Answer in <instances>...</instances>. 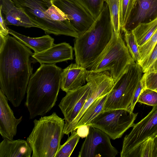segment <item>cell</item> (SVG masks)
Here are the masks:
<instances>
[{
	"instance_id": "6da1fadb",
	"label": "cell",
	"mask_w": 157,
	"mask_h": 157,
	"mask_svg": "<svg viewBox=\"0 0 157 157\" xmlns=\"http://www.w3.org/2000/svg\"><path fill=\"white\" fill-rule=\"evenodd\" d=\"M29 48L14 37L6 36L0 47V89L15 107L24 98L33 72Z\"/></svg>"
},
{
	"instance_id": "7a4b0ae2",
	"label": "cell",
	"mask_w": 157,
	"mask_h": 157,
	"mask_svg": "<svg viewBox=\"0 0 157 157\" xmlns=\"http://www.w3.org/2000/svg\"><path fill=\"white\" fill-rule=\"evenodd\" d=\"M62 71L56 64H44L32 75L25 102L30 119L45 115L55 105L61 88Z\"/></svg>"
},
{
	"instance_id": "3957f363",
	"label": "cell",
	"mask_w": 157,
	"mask_h": 157,
	"mask_svg": "<svg viewBox=\"0 0 157 157\" xmlns=\"http://www.w3.org/2000/svg\"><path fill=\"white\" fill-rule=\"evenodd\" d=\"M113 29L105 2L98 18L86 32L75 38L76 63L87 69L99 57L111 41Z\"/></svg>"
},
{
	"instance_id": "277c9868",
	"label": "cell",
	"mask_w": 157,
	"mask_h": 157,
	"mask_svg": "<svg viewBox=\"0 0 157 157\" xmlns=\"http://www.w3.org/2000/svg\"><path fill=\"white\" fill-rule=\"evenodd\" d=\"M64 120L55 112L34 120L26 140L32 148V157H55L64 134Z\"/></svg>"
},
{
	"instance_id": "5b68a950",
	"label": "cell",
	"mask_w": 157,
	"mask_h": 157,
	"mask_svg": "<svg viewBox=\"0 0 157 157\" xmlns=\"http://www.w3.org/2000/svg\"><path fill=\"white\" fill-rule=\"evenodd\" d=\"M135 62L121 33L117 34L113 30L112 39L107 48L87 69L96 73L108 72L115 82Z\"/></svg>"
},
{
	"instance_id": "8992f818",
	"label": "cell",
	"mask_w": 157,
	"mask_h": 157,
	"mask_svg": "<svg viewBox=\"0 0 157 157\" xmlns=\"http://www.w3.org/2000/svg\"><path fill=\"white\" fill-rule=\"evenodd\" d=\"M12 0L45 34L65 35L75 38L78 36V33L69 20L64 22L54 21L46 14V10L53 5L52 0Z\"/></svg>"
},
{
	"instance_id": "52a82bcc",
	"label": "cell",
	"mask_w": 157,
	"mask_h": 157,
	"mask_svg": "<svg viewBox=\"0 0 157 157\" xmlns=\"http://www.w3.org/2000/svg\"><path fill=\"white\" fill-rule=\"evenodd\" d=\"M144 73L140 65L131 64L114 85L108 97L104 110L128 109Z\"/></svg>"
},
{
	"instance_id": "ba28073f",
	"label": "cell",
	"mask_w": 157,
	"mask_h": 157,
	"mask_svg": "<svg viewBox=\"0 0 157 157\" xmlns=\"http://www.w3.org/2000/svg\"><path fill=\"white\" fill-rule=\"evenodd\" d=\"M126 109L104 110L94 118L89 125L97 128L114 140L121 137L132 127L138 115Z\"/></svg>"
},
{
	"instance_id": "9c48e42d",
	"label": "cell",
	"mask_w": 157,
	"mask_h": 157,
	"mask_svg": "<svg viewBox=\"0 0 157 157\" xmlns=\"http://www.w3.org/2000/svg\"><path fill=\"white\" fill-rule=\"evenodd\" d=\"M157 135V105L143 119L134 124L129 134L124 138L120 152L121 157H127L132 150L146 140Z\"/></svg>"
},
{
	"instance_id": "30bf717a",
	"label": "cell",
	"mask_w": 157,
	"mask_h": 157,
	"mask_svg": "<svg viewBox=\"0 0 157 157\" xmlns=\"http://www.w3.org/2000/svg\"><path fill=\"white\" fill-rule=\"evenodd\" d=\"M89 126L88 133L82 144L78 157H115L118 151L112 145L109 136L97 128Z\"/></svg>"
},
{
	"instance_id": "8fae6325",
	"label": "cell",
	"mask_w": 157,
	"mask_h": 157,
	"mask_svg": "<svg viewBox=\"0 0 157 157\" xmlns=\"http://www.w3.org/2000/svg\"><path fill=\"white\" fill-rule=\"evenodd\" d=\"M86 80V85L66 93L58 105L65 120L64 130L75 118L93 92L92 83L87 79Z\"/></svg>"
},
{
	"instance_id": "7c38bea8",
	"label": "cell",
	"mask_w": 157,
	"mask_h": 157,
	"mask_svg": "<svg viewBox=\"0 0 157 157\" xmlns=\"http://www.w3.org/2000/svg\"><path fill=\"white\" fill-rule=\"evenodd\" d=\"M86 78L90 80L93 85V92L75 118L64 130L65 134L68 135L75 131L76 125L86 109L97 98L109 93L115 84L113 79L108 72L96 73L89 71Z\"/></svg>"
},
{
	"instance_id": "4fadbf2b",
	"label": "cell",
	"mask_w": 157,
	"mask_h": 157,
	"mask_svg": "<svg viewBox=\"0 0 157 157\" xmlns=\"http://www.w3.org/2000/svg\"><path fill=\"white\" fill-rule=\"evenodd\" d=\"M52 2L67 15L79 35L87 31L95 21L76 0H52Z\"/></svg>"
},
{
	"instance_id": "5bb4252c",
	"label": "cell",
	"mask_w": 157,
	"mask_h": 157,
	"mask_svg": "<svg viewBox=\"0 0 157 157\" xmlns=\"http://www.w3.org/2000/svg\"><path fill=\"white\" fill-rule=\"evenodd\" d=\"M8 101L0 89V133L3 139L12 140L17 134V126L22 121L23 117L16 118Z\"/></svg>"
},
{
	"instance_id": "9a60e30c",
	"label": "cell",
	"mask_w": 157,
	"mask_h": 157,
	"mask_svg": "<svg viewBox=\"0 0 157 157\" xmlns=\"http://www.w3.org/2000/svg\"><path fill=\"white\" fill-rule=\"evenodd\" d=\"M73 48L68 43L63 42L55 44L41 52L34 53L32 57L40 65L56 63L73 59Z\"/></svg>"
},
{
	"instance_id": "2e32d148",
	"label": "cell",
	"mask_w": 157,
	"mask_h": 157,
	"mask_svg": "<svg viewBox=\"0 0 157 157\" xmlns=\"http://www.w3.org/2000/svg\"><path fill=\"white\" fill-rule=\"evenodd\" d=\"M0 9L2 13L5 25L21 26L25 28L39 27L33 23L21 8L12 0H0Z\"/></svg>"
},
{
	"instance_id": "e0dca14e",
	"label": "cell",
	"mask_w": 157,
	"mask_h": 157,
	"mask_svg": "<svg viewBox=\"0 0 157 157\" xmlns=\"http://www.w3.org/2000/svg\"><path fill=\"white\" fill-rule=\"evenodd\" d=\"M89 71L76 63L71 64L63 70L61 89L67 93L81 87L86 81Z\"/></svg>"
},
{
	"instance_id": "ac0fdd59",
	"label": "cell",
	"mask_w": 157,
	"mask_h": 157,
	"mask_svg": "<svg viewBox=\"0 0 157 157\" xmlns=\"http://www.w3.org/2000/svg\"><path fill=\"white\" fill-rule=\"evenodd\" d=\"M133 16L121 31H131L137 25L157 16V0H137Z\"/></svg>"
},
{
	"instance_id": "d6986e66",
	"label": "cell",
	"mask_w": 157,
	"mask_h": 157,
	"mask_svg": "<svg viewBox=\"0 0 157 157\" xmlns=\"http://www.w3.org/2000/svg\"><path fill=\"white\" fill-rule=\"evenodd\" d=\"M32 151L27 140L4 139L0 143V157H30Z\"/></svg>"
},
{
	"instance_id": "ffe728a7",
	"label": "cell",
	"mask_w": 157,
	"mask_h": 157,
	"mask_svg": "<svg viewBox=\"0 0 157 157\" xmlns=\"http://www.w3.org/2000/svg\"><path fill=\"white\" fill-rule=\"evenodd\" d=\"M10 34L26 46L33 49L34 53L46 50L54 45V39L48 35L33 38L18 33L7 27Z\"/></svg>"
},
{
	"instance_id": "44dd1931",
	"label": "cell",
	"mask_w": 157,
	"mask_h": 157,
	"mask_svg": "<svg viewBox=\"0 0 157 157\" xmlns=\"http://www.w3.org/2000/svg\"><path fill=\"white\" fill-rule=\"evenodd\" d=\"M109 93L97 98L88 107L78 121L75 130L81 126L88 125L94 118L104 111Z\"/></svg>"
},
{
	"instance_id": "7402d4cb",
	"label": "cell",
	"mask_w": 157,
	"mask_h": 157,
	"mask_svg": "<svg viewBox=\"0 0 157 157\" xmlns=\"http://www.w3.org/2000/svg\"><path fill=\"white\" fill-rule=\"evenodd\" d=\"M157 30V16L148 22L139 23L131 31L139 46L144 44Z\"/></svg>"
},
{
	"instance_id": "603a6c76",
	"label": "cell",
	"mask_w": 157,
	"mask_h": 157,
	"mask_svg": "<svg viewBox=\"0 0 157 157\" xmlns=\"http://www.w3.org/2000/svg\"><path fill=\"white\" fill-rule=\"evenodd\" d=\"M157 44V30L143 45L139 47L140 59L139 64L142 69L146 64Z\"/></svg>"
},
{
	"instance_id": "cb8c5ba5",
	"label": "cell",
	"mask_w": 157,
	"mask_h": 157,
	"mask_svg": "<svg viewBox=\"0 0 157 157\" xmlns=\"http://www.w3.org/2000/svg\"><path fill=\"white\" fill-rule=\"evenodd\" d=\"M137 0H120V23L121 31L129 20Z\"/></svg>"
},
{
	"instance_id": "d4e9b609",
	"label": "cell",
	"mask_w": 157,
	"mask_h": 157,
	"mask_svg": "<svg viewBox=\"0 0 157 157\" xmlns=\"http://www.w3.org/2000/svg\"><path fill=\"white\" fill-rule=\"evenodd\" d=\"M80 137L76 130L71 132L66 142L60 147L55 157H69L78 143Z\"/></svg>"
},
{
	"instance_id": "484cf974",
	"label": "cell",
	"mask_w": 157,
	"mask_h": 157,
	"mask_svg": "<svg viewBox=\"0 0 157 157\" xmlns=\"http://www.w3.org/2000/svg\"><path fill=\"white\" fill-rule=\"evenodd\" d=\"M153 138L142 142L132 150L127 157H152Z\"/></svg>"
},
{
	"instance_id": "4316f807",
	"label": "cell",
	"mask_w": 157,
	"mask_h": 157,
	"mask_svg": "<svg viewBox=\"0 0 157 157\" xmlns=\"http://www.w3.org/2000/svg\"><path fill=\"white\" fill-rule=\"evenodd\" d=\"M108 5L113 30L117 34L121 33L120 23V0H106Z\"/></svg>"
},
{
	"instance_id": "83f0119b",
	"label": "cell",
	"mask_w": 157,
	"mask_h": 157,
	"mask_svg": "<svg viewBox=\"0 0 157 157\" xmlns=\"http://www.w3.org/2000/svg\"><path fill=\"white\" fill-rule=\"evenodd\" d=\"M96 19L101 13L104 5L105 0H76Z\"/></svg>"
},
{
	"instance_id": "f1b7e54d",
	"label": "cell",
	"mask_w": 157,
	"mask_h": 157,
	"mask_svg": "<svg viewBox=\"0 0 157 157\" xmlns=\"http://www.w3.org/2000/svg\"><path fill=\"white\" fill-rule=\"evenodd\" d=\"M124 40L130 54L135 62L139 64L140 57L139 46L132 31H124Z\"/></svg>"
},
{
	"instance_id": "f546056e",
	"label": "cell",
	"mask_w": 157,
	"mask_h": 157,
	"mask_svg": "<svg viewBox=\"0 0 157 157\" xmlns=\"http://www.w3.org/2000/svg\"><path fill=\"white\" fill-rule=\"evenodd\" d=\"M137 102L152 106L157 105V92L150 89L143 88Z\"/></svg>"
},
{
	"instance_id": "4dcf8cb0",
	"label": "cell",
	"mask_w": 157,
	"mask_h": 157,
	"mask_svg": "<svg viewBox=\"0 0 157 157\" xmlns=\"http://www.w3.org/2000/svg\"><path fill=\"white\" fill-rule=\"evenodd\" d=\"M143 88L157 92V72L149 71L144 73L141 79Z\"/></svg>"
},
{
	"instance_id": "1f68e13d",
	"label": "cell",
	"mask_w": 157,
	"mask_h": 157,
	"mask_svg": "<svg viewBox=\"0 0 157 157\" xmlns=\"http://www.w3.org/2000/svg\"><path fill=\"white\" fill-rule=\"evenodd\" d=\"M46 13L51 20L54 21L64 22L69 20L67 15L53 4L46 10Z\"/></svg>"
},
{
	"instance_id": "d6a6232c",
	"label": "cell",
	"mask_w": 157,
	"mask_h": 157,
	"mask_svg": "<svg viewBox=\"0 0 157 157\" xmlns=\"http://www.w3.org/2000/svg\"><path fill=\"white\" fill-rule=\"evenodd\" d=\"M157 60V44L151 53L146 64L142 68L144 73L148 71L152 67Z\"/></svg>"
},
{
	"instance_id": "836d02e7",
	"label": "cell",
	"mask_w": 157,
	"mask_h": 157,
	"mask_svg": "<svg viewBox=\"0 0 157 157\" xmlns=\"http://www.w3.org/2000/svg\"><path fill=\"white\" fill-rule=\"evenodd\" d=\"M143 88V84L141 79L139 83L137 89L135 91L133 100L130 105L128 109V110L131 112H133L135 105L136 103L137 102V100L139 96L142 89Z\"/></svg>"
},
{
	"instance_id": "e575fe53",
	"label": "cell",
	"mask_w": 157,
	"mask_h": 157,
	"mask_svg": "<svg viewBox=\"0 0 157 157\" xmlns=\"http://www.w3.org/2000/svg\"><path fill=\"white\" fill-rule=\"evenodd\" d=\"M9 33L7 26L5 23L2 13L0 9V36L5 37Z\"/></svg>"
},
{
	"instance_id": "d590c367",
	"label": "cell",
	"mask_w": 157,
	"mask_h": 157,
	"mask_svg": "<svg viewBox=\"0 0 157 157\" xmlns=\"http://www.w3.org/2000/svg\"><path fill=\"white\" fill-rule=\"evenodd\" d=\"M77 129V130L76 131L80 137L86 138L88 133L89 126L88 125L82 126Z\"/></svg>"
},
{
	"instance_id": "8d00e7d4",
	"label": "cell",
	"mask_w": 157,
	"mask_h": 157,
	"mask_svg": "<svg viewBox=\"0 0 157 157\" xmlns=\"http://www.w3.org/2000/svg\"><path fill=\"white\" fill-rule=\"evenodd\" d=\"M152 157H157V135L153 138Z\"/></svg>"
},
{
	"instance_id": "74e56055",
	"label": "cell",
	"mask_w": 157,
	"mask_h": 157,
	"mask_svg": "<svg viewBox=\"0 0 157 157\" xmlns=\"http://www.w3.org/2000/svg\"><path fill=\"white\" fill-rule=\"evenodd\" d=\"M155 71L157 72V60H156L152 67L148 71Z\"/></svg>"
},
{
	"instance_id": "f35d334b",
	"label": "cell",
	"mask_w": 157,
	"mask_h": 157,
	"mask_svg": "<svg viewBox=\"0 0 157 157\" xmlns=\"http://www.w3.org/2000/svg\"><path fill=\"white\" fill-rule=\"evenodd\" d=\"M106 0H105V1Z\"/></svg>"
}]
</instances>
